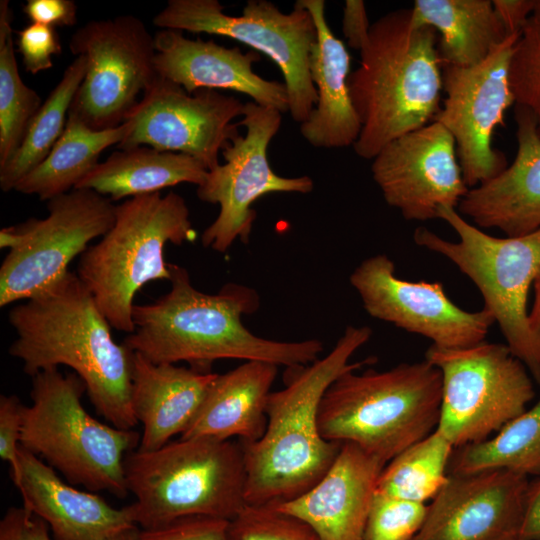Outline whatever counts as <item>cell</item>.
I'll list each match as a JSON object with an SVG mask.
<instances>
[{
	"label": "cell",
	"instance_id": "6da1fadb",
	"mask_svg": "<svg viewBox=\"0 0 540 540\" xmlns=\"http://www.w3.org/2000/svg\"><path fill=\"white\" fill-rule=\"evenodd\" d=\"M170 290L155 302L134 304L135 326L122 342L155 364L187 362L190 368L211 372L221 359L264 361L288 368L319 358L317 339L275 341L256 336L242 323L255 312L259 296L250 287L229 283L215 294L194 288L184 267L169 264Z\"/></svg>",
	"mask_w": 540,
	"mask_h": 540
},
{
	"label": "cell",
	"instance_id": "7a4b0ae2",
	"mask_svg": "<svg viewBox=\"0 0 540 540\" xmlns=\"http://www.w3.org/2000/svg\"><path fill=\"white\" fill-rule=\"evenodd\" d=\"M8 319L17 335L9 354L22 361L27 375L68 366L106 421L124 430L138 423L131 406L133 351L115 342L77 274L69 272L47 292L13 307Z\"/></svg>",
	"mask_w": 540,
	"mask_h": 540
},
{
	"label": "cell",
	"instance_id": "3957f363",
	"mask_svg": "<svg viewBox=\"0 0 540 540\" xmlns=\"http://www.w3.org/2000/svg\"><path fill=\"white\" fill-rule=\"evenodd\" d=\"M371 335L368 326H347L328 354L308 365L291 367L293 373L285 387L271 392L264 434L255 442H241L247 505L273 506L290 501L326 474L342 442L322 437L318 426L320 403L338 377L366 363H351L350 359Z\"/></svg>",
	"mask_w": 540,
	"mask_h": 540
},
{
	"label": "cell",
	"instance_id": "277c9868",
	"mask_svg": "<svg viewBox=\"0 0 540 540\" xmlns=\"http://www.w3.org/2000/svg\"><path fill=\"white\" fill-rule=\"evenodd\" d=\"M434 28L416 25L411 8L371 24L350 73V97L361 123L355 153L372 160L395 138L432 122L440 110L442 63Z\"/></svg>",
	"mask_w": 540,
	"mask_h": 540
},
{
	"label": "cell",
	"instance_id": "5b68a950",
	"mask_svg": "<svg viewBox=\"0 0 540 540\" xmlns=\"http://www.w3.org/2000/svg\"><path fill=\"white\" fill-rule=\"evenodd\" d=\"M126 506L143 530L185 517L235 518L247 505V471L241 441L179 438L162 447L130 451L124 459Z\"/></svg>",
	"mask_w": 540,
	"mask_h": 540
},
{
	"label": "cell",
	"instance_id": "8992f818",
	"mask_svg": "<svg viewBox=\"0 0 540 540\" xmlns=\"http://www.w3.org/2000/svg\"><path fill=\"white\" fill-rule=\"evenodd\" d=\"M345 372L326 390L318 426L328 441L350 442L387 464L438 425L442 377L424 360L385 371Z\"/></svg>",
	"mask_w": 540,
	"mask_h": 540
},
{
	"label": "cell",
	"instance_id": "52a82bcc",
	"mask_svg": "<svg viewBox=\"0 0 540 540\" xmlns=\"http://www.w3.org/2000/svg\"><path fill=\"white\" fill-rule=\"evenodd\" d=\"M196 236L181 195L128 198L116 205L111 229L81 255L77 275L111 327L130 334L136 293L150 281L170 279L167 243L179 246Z\"/></svg>",
	"mask_w": 540,
	"mask_h": 540
},
{
	"label": "cell",
	"instance_id": "ba28073f",
	"mask_svg": "<svg viewBox=\"0 0 540 540\" xmlns=\"http://www.w3.org/2000/svg\"><path fill=\"white\" fill-rule=\"evenodd\" d=\"M85 391L78 375H64L58 368L34 375L32 403L24 410L20 446L72 485L125 498L129 491L124 459L138 448L141 435L92 417L82 405Z\"/></svg>",
	"mask_w": 540,
	"mask_h": 540
},
{
	"label": "cell",
	"instance_id": "9c48e42d",
	"mask_svg": "<svg viewBox=\"0 0 540 540\" xmlns=\"http://www.w3.org/2000/svg\"><path fill=\"white\" fill-rule=\"evenodd\" d=\"M438 218L451 226L458 241L418 227L414 242L450 260L475 284L506 345L540 384V353L527 309L530 287L540 273V229L498 238L467 222L456 208L441 207Z\"/></svg>",
	"mask_w": 540,
	"mask_h": 540
},
{
	"label": "cell",
	"instance_id": "30bf717a",
	"mask_svg": "<svg viewBox=\"0 0 540 540\" xmlns=\"http://www.w3.org/2000/svg\"><path fill=\"white\" fill-rule=\"evenodd\" d=\"M425 360L441 372L436 429L454 448L488 439L522 414L534 397L528 369L507 345L486 341L460 349L431 345Z\"/></svg>",
	"mask_w": 540,
	"mask_h": 540
},
{
	"label": "cell",
	"instance_id": "8fae6325",
	"mask_svg": "<svg viewBox=\"0 0 540 540\" xmlns=\"http://www.w3.org/2000/svg\"><path fill=\"white\" fill-rule=\"evenodd\" d=\"M161 30L224 36L266 55L280 69L294 121L303 123L317 102L310 75L316 27L296 3L285 13L271 1L248 0L239 16L227 15L217 0H169L154 18Z\"/></svg>",
	"mask_w": 540,
	"mask_h": 540
},
{
	"label": "cell",
	"instance_id": "7c38bea8",
	"mask_svg": "<svg viewBox=\"0 0 540 540\" xmlns=\"http://www.w3.org/2000/svg\"><path fill=\"white\" fill-rule=\"evenodd\" d=\"M113 201L93 190L73 189L47 203L45 218H29L0 231L8 248L0 267V306L39 296L62 281L69 264L115 221Z\"/></svg>",
	"mask_w": 540,
	"mask_h": 540
},
{
	"label": "cell",
	"instance_id": "4fadbf2b",
	"mask_svg": "<svg viewBox=\"0 0 540 540\" xmlns=\"http://www.w3.org/2000/svg\"><path fill=\"white\" fill-rule=\"evenodd\" d=\"M69 47L87 63L69 114L94 130L122 125L158 77L154 36L140 18L121 15L87 22Z\"/></svg>",
	"mask_w": 540,
	"mask_h": 540
},
{
	"label": "cell",
	"instance_id": "5bb4252c",
	"mask_svg": "<svg viewBox=\"0 0 540 540\" xmlns=\"http://www.w3.org/2000/svg\"><path fill=\"white\" fill-rule=\"evenodd\" d=\"M282 113L274 108L245 103L240 126L245 134L236 136L222 151L224 164L209 170L197 186L198 198L219 205L216 219L203 231L202 245L225 253L239 239L248 243L256 212L252 205L270 193H301L313 190L309 176L283 177L274 172L268 147L278 133Z\"/></svg>",
	"mask_w": 540,
	"mask_h": 540
},
{
	"label": "cell",
	"instance_id": "9a60e30c",
	"mask_svg": "<svg viewBox=\"0 0 540 540\" xmlns=\"http://www.w3.org/2000/svg\"><path fill=\"white\" fill-rule=\"evenodd\" d=\"M519 35H509L479 64L442 66L446 97L433 121L452 135L464 181L471 188L507 167L504 154L493 148L492 137L515 103L508 74Z\"/></svg>",
	"mask_w": 540,
	"mask_h": 540
},
{
	"label": "cell",
	"instance_id": "2e32d148",
	"mask_svg": "<svg viewBox=\"0 0 540 540\" xmlns=\"http://www.w3.org/2000/svg\"><path fill=\"white\" fill-rule=\"evenodd\" d=\"M245 103L217 90L189 94L160 76L141 96L124 123L128 131L117 146H149L159 151L190 155L209 170L217 167L223 149L240 134Z\"/></svg>",
	"mask_w": 540,
	"mask_h": 540
},
{
	"label": "cell",
	"instance_id": "e0dca14e",
	"mask_svg": "<svg viewBox=\"0 0 540 540\" xmlns=\"http://www.w3.org/2000/svg\"><path fill=\"white\" fill-rule=\"evenodd\" d=\"M349 281L371 317L426 337L438 348L460 349L482 343L495 323L484 308L469 312L458 307L440 282L399 278L385 254L363 260Z\"/></svg>",
	"mask_w": 540,
	"mask_h": 540
},
{
	"label": "cell",
	"instance_id": "ac0fdd59",
	"mask_svg": "<svg viewBox=\"0 0 540 540\" xmlns=\"http://www.w3.org/2000/svg\"><path fill=\"white\" fill-rule=\"evenodd\" d=\"M373 180L386 203L409 221L438 218L467 194L455 141L439 122L401 135L372 159Z\"/></svg>",
	"mask_w": 540,
	"mask_h": 540
},
{
	"label": "cell",
	"instance_id": "d6986e66",
	"mask_svg": "<svg viewBox=\"0 0 540 540\" xmlns=\"http://www.w3.org/2000/svg\"><path fill=\"white\" fill-rule=\"evenodd\" d=\"M528 485L507 470L449 474L411 540H520Z\"/></svg>",
	"mask_w": 540,
	"mask_h": 540
},
{
	"label": "cell",
	"instance_id": "ffe728a7",
	"mask_svg": "<svg viewBox=\"0 0 540 540\" xmlns=\"http://www.w3.org/2000/svg\"><path fill=\"white\" fill-rule=\"evenodd\" d=\"M158 76L183 87L189 94L200 89L230 90L249 96L258 105L289 112L284 83L267 80L253 70L256 51L244 53L214 40L190 39L178 30H160L154 36Z\"/></svg>",
	"mask_w": 540,
	"mask_h": 540
},
{
	"label": "cell",
	"instance_id": "44dd1931",
	"mask_svg": "<svg viewBox=\"0 0 540 540\" xmlns=\"http://www.w3.org/2000/svg\"><path fill=\"white\" fill-rule=\"evenodd\" d=\"M10 477L23 507L46 522L54 540H108L137 528L126 506L116 509L99 495L73 487L21 446Z\"/></svg>",
	"mask_w": 540,
	"mask_h": 540
},
{
	"label": "cell",
	"instance_id": "7402d4cb",
	"mask_svg": "<svg viewBox=\"0 0 540 540\" xmlns=\"http://www.w3.org/2000/svg\"><path fill=\"white\" fill-rule=\"evenodd\" d=\"M385 465L357 445L343 442L326 474L311 489L271 507L303 520L322 540H363Z\"/></svg>",
	"mask_w": 540,
	"mask_h": 540
},
{
	"label": "cell",
	"instance_id": "603a6c76",
	"mask_svg": "<svg viewBox=\"0 0 540 540\" xmlns=\"http://www.w3.org/2000/svg\"><path fill=\"white\" fill-rule=\"evenodd\" d=\"M517 152L498 175L473 188L458 212L480 228H497L506 236L540 229V134L533 114L516 106Z\"/></svg>",
	"mask_w": 540,
	"mask_h": 540
},
{
	"label": "cell",
	"instance_id": "cb8c5ba5",
	"mask_svg": "<svg viewBox=\"0 0 540 540\" xmlns=\"http://www.w3.org/2000/svg\"><path fill=\"white\" fill-rule=\"evenodd\" d=\"M295 3L309 11L317 33L310 56V75L317 102L308 118L300 124V133L315 148L353 146L359 137L361 123L348 87L350 54L328 25L324 0H297Z\"/></svg>",
	"mask_w": 540,
	"mask_h": 540
},
{
	"label": "cell",
	"instance_id": "d4e9b609",
	"mask_svg": "<svg viewBox=\"0 0 540 540\" xmlns=\"http://www.w3.org/2000/svg\"><path fill=\"white\" fill-rule=\"evenodd\" d=\"M217 373L155 364L133 352L131 406L143 425L139 450H156L181 435L196 416Z\"/></svg>",
	"mask_w": 540,
	"mask_h": 540
},
{
	"label": "cell",
	"instance_id": "484cf974",
	"mask_svg": "<svg viewBox=\"0 0 540 540\" xmlns=\"http://www.w3.org/2000/svg\"><path fill=\"white\" fill-rule=\"evenodd\" d=\"M276 364L245 361L210 384L193 421L181 438L259 440L267 426V404L278 373Z\"/></svg>",
	"mask_w": 540,
	"mask_h": 540
},
{
	"label": "cell",
	"instance_id": "4316f807",
	"mask_svg": "<svg viewBox=\"0 0 540 540\" xmlns=\"http://www.w3.org/2000/svg\"><path fill=\"white\" fill-rule=\"evenodd\" d=\"M207 173L206 166L190 155L137 146L113 152L75 188L93 190L117 201L160 192L181 183L199 186Z\"/></svg>",
	"mask_w": 540,
	"mask_h": 540
},
{
	"label": "cell",
	"instance_id": "83f0119b",
	"mask_svg": "<svg viewBox=\"0 0 540 540\" xmlns=\"http://www.w3.org/2000/svg\"><path fill=\"white\" fill-rule=\"evenodd\" d=\"M411 14L414 24L439 34L442 66L479 64L509 36L490 0H416Z\"/></svg>",
	"mask_w": 540,
	"mask_h": 540
},
{
	"label": "cell",
	"instance_id": "f1b7e54d",
	"mask_svg": "<svg viewBox=\"0 0 540 540\" xmlns=\"http://www.w3.org/2000/svg\"><path fill=\"white\" fill-rule=\"evenodd\" d=\"M127 131L126 123L94 130L68 114L65 129L48 156L14 190L46 201L70 192L99 163L101 153L110 146H118Z\"/></svg>",
	"mask_w": 540,
	"mask_h": 540
},
{
	"label": "cell",
	"instance_id": "f546056e",
	"mask_svg": "<svg viewBox=\"0 0 540 540\" xmlns=\"http://www.w3.org/2000/svg\"><path fill=\"white\" fill-rule=\"evenodd\" d=\"M507 470L540 476V399L488 439L459 448L449 474Z\"/></svg>",
	"mask_w": 540,
	"mask_h": 540
},
{
	"label": "cell",
	"instance_id": "4dcf8cb0",
	"mask_svg": "<svg viewBox=\"0 0 540 540\" xmlns=\"http://www.w3.org/2000/svg\"><path fill=\"white\" fill-rule=\"evenodd\" d=\"M86 64L84 56L75 57L30 121L18 149L0 167L2 191L14 190L26 175L43 162L62 135L71 104L84 79Z\"/></svg>",
	"mask_w": 540,
	"mask_h": 540
},
{
	"label": "cell",
	"instance_id": "1f68e13d",
	"mask_svg": "<svg viewBox=\"0 0 540 540\" xmlns=\"http://www.w3.org/2000/svg\"><path fill=\"white\" fill-rule=\"evenodd\" d=\"M454 449L435 429L384 466L376 492L426 504L447 482Z\"/></svg>",
	"mask_w": 540,
	"mask_h": 540
},
{
	"label": "cell",
	"instance_id": "d6a6232c",
	"mask_svg": "<svg viewBox=\"0 0 540 540\" xmlns=\"http://www.w3.org/2000/svg\"><path fill=\"white\" fill-rule=\"evenodd\" d=\"M9 1H0V167L15 153L42 105L22 80L15 55Z\"/></svg>",
	"mask_w": 540,
	"mask_h": 540
},
{
	"label": "cell",
	"instance_id": "836d02e7",
	"mask_svg": "<svg viewBox=\"0 0 540 540\" xmlns=\"http://www.w3.org/2000/svg\"><path fill=\"white\" fill-rule=\"evenodd\" d=\"M508 78L516 106L533 114L540 134V0L514 44Z\"/></svg>",
	"mask_w": 540,
	"mask_h": 540
},
{
	"label": "cell",
	"instance_id": "e575fe53",
	"mask_svg": "<svg viewBox=\"0 0 540 540\" xmlns=\"http://www.w3.org/2000/svg\"><path fill=\"white\" fill-rule=\"evenodd\" d=\"M229 540H322L303 520L271 506L246 505L228 527Z\"/></svg>",
	"mask_w": 540,
	"mask_h": 540
},
{
	"label": "cell",
	"instance_id": "d590c367",
	"mask_svg": "<svg viewBox=\"0 0 540 540\" xmlns=\"http://www.w3.org/2000/svg\"><path fill=\"white\" fill-rule=\"evenodd\" d=\"M427 514L425 503L375 493L363 540H411Z\"/></svg>",
	"mask_w": 540,
	"mask_h": 540
},
{
	"label": "cell",
	"instance_id": "8d00e7d4",
	"mask_svg": "<svg viewBox=\"0 0 540 540\" xmlns=\"http://www.w3.org/2000/svg\"><path fill=\"white\" fill-rule=\"evenodd\" d=\"M17 46L25 70L31 74L52 68L53 56L62 52L56 29L38 23H30L17 32Z\"/></svg>",
	"mask_w": 540,
	"mask_h": 540
},
{
	"label": "cell",
	"instance_id": "74e56055",
	"mask_svg": "<svg viewBox=\"0 0 540 540\" xmlns=\"http://www.w3.org/2000/svg\"><path fill=\"white\" fill-rule=\"evenodd\" d=\"M229 520L212 517H185L164 527L139 529L136 540H229Z\"/></svg>",
	"mask_w": 540,
	"mask_h": 540
},
{
	"label": "cell",
	"instance_id": "f35d334b",
	"mask_svg": "<svg viewBox=\"0 0 540 540\" xmlns=\"http://www.w3.org/2000/svg\"><path fill=\"white\" fill-rule=\"evenodd\" d=\"M25 407L16 395L0 396V457L10 471L18 466Z\"/></svg>",
	"mask_w": 540,
	"mask_h": 540
},
{
	"label": "cell",
	"instance_id": "ab89813d",
	"mask_svg": "<svg viewBox=\"0 0 540 540\" xmlns=\"http://www.w3.org/2000/svg\"><path fill=\"white\" fill-rule=\"evenodd\" d=\"M0 540H51L42 519L22 507H11L0 521Z\"/></svg>",
	"mask_w": 540,
	"mask_h": 540
},
{
	"label": "cell",
	"instance_id": "60d3db41",
	"mask_svg": "<svg viewBox=\"0 0 540 540\" xmlns=\"http://www.w3.org/2000/svg\"><path fill=\"white\" fill-rule=\"evenodd\" d=\"M23 13L31 23L55 28L75 25L78 12L72 0H27Z\"/></svg>",
	"mask_w": 540,
	"mask_h": 540
},
{
	"label": "cell",
	"instance_id": "b9f144b4",
	"mask_svg": "<svg viewBox=\"0 0 540 540\" xmlns=\"http://www.w3.org/2000/svg\"><path fill=\"white\" fill-rule=\"evenodd\" d=\"M371 24L362 0H346L342 18V32L347 45L361 50L369 39Z\"/></svg>",
	"mask_w": 540,
	"mask_h": 540
},
{
	"label": "cell",
	"instance_id": "7bdbcfd3",
	"mask_svg": "<svg viewBox=\"0 0 540 540\" xmlns=\"http://www.w3.org/2000/svg\"><path fill=\"white\" fill-rule=\"evenodd\" d=\"M537 0H493V8L507 35L520 34Z\"/></svg>",
	"mask_w": 540,
	"mask_h": 540
},
{
	"label": "cell",
	"instance_id": "ee69618b",
	"mask_svg": "<svg viewBox=\"0 0 540 540\" xmlns=\"http://www.w3.org/2000/svg\"><path fill=\"white\" fill-rule=\"evenodd\" d=\"M520 540H540V476L527 488Z\"/></svg>",
	"mask_w": 540,
	"mask_h": 540
},
{
	"label": "cell",
	"instance_id": "f6af8a7d",
	"mask_svg": "<svg viewBox=\"0 0 540 540\" xmlns=\"http://www.w3.org/2000/svg\"><path fill=\"white\" fill-rule=\"evenodd\" d=\"M535 297L532 308L529 312V327L540 353V273L534 284Z\"/></svg>",
	"mask_w": 540,
	"mask_h": 540
},
{
	"label": "cell",
	"instance_id": "bcb514c9",
	"mask_svg": "<svg viewBox=\"0 0 540 540\" xmlns=\"http://www.w3.org/2000/svg\"><path fill=\"white\" fill-rule=\"evenodd\" d=\"M139 528H133L122 533H119L108 540H136Z\"/></svg>",
	"mask_w": 540,
	"mask_h": 540
}]
</instances>
